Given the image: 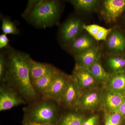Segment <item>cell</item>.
Wrapping results in <instances>:
<instances>
[{
    "label": "cell",
    "instance_id": "obj_11",
    "mask_svg": "<svg viewBox=\"0 0 125 125\" xmlns=\"http://www.w3.org/2000/svg\"><path fill=\"white\" fill-rule=\"evenodd\" d=\"M83 92V90L81 89L73 76L71 75H70L66 89L59 103H62L70 109L78 108Z\"/></svg>",
    "mask_w": 125,
    "mask_h": 125
},
{
    "label": "cell",
    "instance_id": "obj_14",
    "mask_svg": "<svg viewBox=\"0 0 125 125\" xmlns=\"http://www.w3.org/2000/svg\"><path fill=\"white\" fill-rule=\"evenodd\" d=\"M30 75L31 81L58 70V69L50 64L38 62L29 56L28 58Z\"/></svg>",
    "mask_w": 125,
    "mask_h": 125
},
{
    "label": "cell",
    "instance_id": "obj_15",
    "mask_svg": "<svg viewBox=\"0 0 125 125\" xmlns=\"http://www.w3.org/2000/svg\"><path fill=\"white\" fill-rule=\"evenodd\" d=\"M102 52L100 45L80 54L74 56L75 64L88 69L101 59Z\"/></svg>",
    "mask_w": 125,
    "mask_h": 125
},
{
    "label": "cell",
    "instance_id": "obj_5",
    "mask_svg": "<svg viewBox=\"0 0 125 125\" xmlns=\"http://www.w3.org/2000/svg\"><path fill=\"white\" fill-rule=\"evenodd\" d=\"M112 28L107 38L100 44L102 54L125 55V31L118 26Z\"/></svg>",
    "mask_w": 125,
    "mask_h": 125
},
{
    "label": "cell",
    "instance_id": "obj_4",
    "mask_svg": "<svg viewBox=\"0 0 125 125\" xmlns=\"http://www.w3.org/2000/svg\"><path fill=\"white\" fill-rule=\"evenodd\" d=\"M85 24L82 16L76 13L72 14L58 26L57 42L65 50L84 30Z\"/></svg>",
    "mask_w": 125,
    "mask_h": 125
},
{
    "label": "cell",
    "instance_id": "obj_6",
    "mask_svg": "<svg viewBox=\"0 0 125 125\" xmlns=\"http://www.w3.org/2000/svg\"><path fill=\"white\" fill-rule=\"evenodd\" d=\"M125 11V0H105L102 1L98 12L105 23L112 24Z\"/></svg>",
    "mask_w": 125,
    "mask_h": 125
},
{
    "label": "cell",
    "instance_id": "obj_12",
    "mask_svg": "<svg viewBox=\"0 0 125 125\" xmlns=\"http://www.w3.org/2000/svg\"><path fill=\"white\" fill-rule=\"evenodd\" d=\"M83 91L97 87L98 83L86 68L75 64L72 74Z\"/></svg>",
    "mask_w": 125,
    "mask_h": 125
},
{
    "label": "cell",
    "instance_id": "obj_23",
    "mask_svg": "<svg viewBox=\"0 0 125 125\" xmlns=\"http://www.w3.org/2000/svg\"><path fill=\"white\" fill-rule=\"evenodd\" d=\"M0 19L1 21V29L3 33L6 35H19L20 34V30L10 18L1 14Z\"/></svg>",
    "mask_w": 125,
    "mask_h": 125
},
{
    "label": "cell",
    "instance_id": "obj_22",
    "mask_svg": "<svg viewBox=\"0 0 125 125\" xmlns=\"http://www.w3.org/2000/svg\"><path fill=\"white\" fill-rule=\"evenodd\" d=\"M86 119L83 114L70 113L60 118L56 125H82Z\"/></svg>",
    "mask_w": 125,
    "mask_h": 125
},
{
    "label": "cell",
    "instance_id": "obj_24",
    "mask_svg": "<svg viewBox=\"0 0 125 125\" xmlns=\"http://www.w3.org/2000/svg\"><path fill=\"white\" fill-rule=\"evenodd\" d=\"M7 67V55L5 48L2 49L0 52V81L1 83H2L4 81Z\"/></svg>",
    "mask_w": 125,
    "mask_h": 125
},
{
    "label": "cell",
    "instance_id": "obj_7",
    "mask_svg": "<svg viewBox=\"0 0 125 125\" xmlns=\"http://www.w3.org/2000/svg\"><path fill=\"white\" fill-rule=\"evenodd\" d=\"M18 93L12 86L5 83H2L0 87V111H7L26 104L25 99Z\"/></svg>",
    "mask_w": 125,
    "mask_h": 125
},
{
    "label": "cell",
    "instance_id": "obj_25",
    "mask_svg": "<svg viewBox=\"0 0 125 125\" xmlns=\"http://www.w3.org/2000/svg\"><path fill=\"white\" fill-rule=\"evenodd\" d=\"M123 116L117 112L107 113L105 115V120H107L112 125H121Z\"/></svg>",
    "mask_w": 125,
    "mask_h": 125
},
{
    "label": "cell",
    "instance_id": "obj_17",
    "mask_svg": "<svg viewBox=\"0 0 125 125\" xmlns=\"http://www.w3.org/2000/svg\"><path fill=\"white\" fill-rule=\"evenodd\" d=\"M105 89L125 95V71L110 74Z\"/></svg>",
    "mask_w": 125,
    "mask_h": 125
},
{
    "label": "cell",
    "instance_id": "obj_29",
    "mask_svg": "<svg viewBox=\"0 0 125 125\" xmlns=\"http://www.w3.org/2000/svg\"><path fill=\"white\" fill-rule=\"evenodd\" d=\"M22 125H43L42 124H40L31 121L23 120V121Z\"/></svg>",
    "mask_w": 125,
    "mask_h": 125
},
{
    "label": "cell",
    "instance_id": "obj_21",
    "mask_svg": "<svg viewBox=\"0 0 125 125\" xmlns=\"http://www.w3.org/2000/svg\"><path fill=\"white\" fill-rule=\"evenodd\" d=\"M60 70L43 76L33 81L32 84L36 90L43 94L47 90Z\"/></svg>",
    "mask_w": 125,
    "mask_h": 125
},
{
    "label": "cell",
    "instance_id": "obj_10",
    "mask_svg": "<svg viewBox=\"0 0 125 125\" xmlns=\"http://www.w3.org/2000/svg\"><path fill=\"white\" fill-rule=\"evenodd\" d=\"M104 106V92L97 87L83 91L79 108L94 111Z\"/></svg>",
    "mask_w": 125,
    "mask_h": 125
},
{
    "label": "cell",
    "instance_id": "obj_1",
    "mask_svg": "<svg viewBox=\"0 0 125 125\" xmlns=\"http://www.w3.org/2000/svg\"><path fill=\"white\" fill-rule=\"evenodd\" d=\"M5 49L7 67L2 83H6L13 87L25 100H34L37 95L30 75L28 62L29 55L19 51L9 45Z\"/></svg>",
    "mask_w": 125,
    "mask_h": 125
},
{
    "label": "cell",
    "instance_id": "obj_8",
    "mask_svg": "<svg viewBox=\"0 0 125 125\" xmlns=\"http://www.w3.org/2000/svg\"><path fill=\"white\" fill-rule=\"evenodd\" d=\"M70 75L60 71L49 88L42 94L44 98L60 102L68 85Z\"/></svg>",
    "mask_w": 125,
    "mask_h": 125
},
{
    "label": "cell",
    "instance_id": "obj_16",
    "mask_svg": "<svg viewBox=\"0 0 125 125\" xmlns=\"http://www.w3.org/2000/svg\"><path fill=\"white\" fill-rule=\"evenodd\" d=\"M73 6L75 13L82 16L98 12L102 1L99 0H67Z\"/></svg>",
    "mask_w": 125,
    "mask_h": 125
},
{
    "label": "cell",
    "instance_id": "obj_20",
    "mask_svg": "<svg viewBox=\"0 0 125 125\" xmlns=\"http://www.w3.org/2000/svg\"><path fill=\"white\" fill-rule=\"evenodd\" d=\"M87 69L98 83L105 84L110 75L103 66L101 59Z\"/></svg>",
    "mask_w": 125,
    "mask_h": 125
},
{
    "label": "cell",
    "instance_id": "obj_26",
    "mask_svg": "<svg viewBox=\"0 0 125 125\" xmlns=\"http://www.w3.org/2000/svg\"><path fill=\"white\" fill-rule=\"evenodd\" d=\"M7 35L2 33L0 35V49H2L7 48L9 46L10 40L8 38Z\"/></svg>",
    "mask_w": 125,
    "mask_h": 125
},
{
    "label": "cell",
    "instance_id": "obj_30",
    "mask_svg": "<svg viewBox=\"0 0 125 125\" xmlns=\"http://www.w3.org/2000/svg\"><path fill=\"white\" fill-rule=\"evenodd\" d=\"M42 124L43 125H55L54 124H50V123H44V124Z\"/></svg>",
    "mask_w": 125,
    "mask_h": 125
},
{
    "label": "cell",
    "instance_id": "obj_19",
    "mask_svg": "<svg viewBox=\"0 0 125 125\" xmlns=\"http://www.w3.org/2000/svg\"><path fill=\"white\" fill-rule=\"evenodd\" d=\"M112 28H107L99 25L86 24L84 26V30L96 41L99 42H104L111 32Z\"/></svg>",
    "mask_w": 125,
    "mask_h": 125
},
{
    "label": "cell",
    "instance_id": "obj_27",
    "mask_svg": "<svg viewBox=\"0 0 125 125\" xmlns=\"http://www.w3.org/2000/svg\"><path fill=\"white\" fill-rule=\"evenodd\" d=\"M99 116L98 115H94L86 119L82 125H98Z\"/></svg>",
    "mask_w": 125,
    "mask_h": 125
},
{
    "label": "cell",
    "instance_id": "obj_13",
    "mask_svg": "<svg viewBox=\"0 0 125 125\" xmlns=\"http://www.w3.org/2000/svg\"><path fill=\"white\" fill-rule=\"evenodd\" d=\"M101 60L105 69L109 74L125 71V55H104Z\"/></svg>",
    "mask_w": 125,
    "mask_h": 125
},
{
    "label": "cell",
    "instance_id": "obj_3",
    "mask_svg": "<svg viewBox=\"0 0 125 125\" xmlns=\"http://www.w3.org/2000/svg\"><path fill=\"white\" fill-rule=\"evenodd\" d=\"M49 100L45 99L26 108L24 120L40 124L56 125L60 118L58 107Z\"/></svg>",
    "mask_w": 125,
    "mask_h": 125
},
{
    "label": "cell",
    "instance_id": "obj_18",
    "mask_svg": "<svg viewBox=\"0 0 125 125\" xmlns=\"http://www.w3.org/2000/svg\"><path fill=\"white\" fill-rule=\"evenodd\" d=\"M104 92V106L107 113L116 112L125 98V95L105 89Z\"/></svg>",
    "mask_w": 125,
    "mask_h": 125
},
{
    "label": "cell",
    "instance_id": "obj_2",
    "mask_svg": "<svg viewBox=\"0 0 125 125\" xmlns=\"http://www.w3.org/2000/svg\"><path fill=\"white\" fill-rule=\"evenodd\" d=\"M64 5L58 0H29L21 16L38 29H46L60 24Z\"/></svg>",
    "mask_w": 125,
    "mask_h": 125
},
{
    "label": "cell",
    "instance_id": "obj_9",
    "mask_svg": "<svg viewBox=\"0 0 125 125\" xmlns=\"http://www.w3.org/2000/svg\"><path fill=\"white\" fill-rule=\"evenodd\" d=\"M99 45V42L84 30L65 50L73 57Z\"/></svg>",
    "mask_w": 125,
    "mask_h": 125
},
{
    "label": "cell",
    "instance_id": "obj_28",
    "mask_svg": "<svg viewBox=\"0 0 125 125\" xmlns=\"http://www.w3.org/2000/svg\"><path fill=\"white\" fill-rule=\"evenodd\" d=\"M125 118V98L116 111Z\"/></svg>",
    "mask_w": 125,
    "mask_h": 125
}]
</instances>
